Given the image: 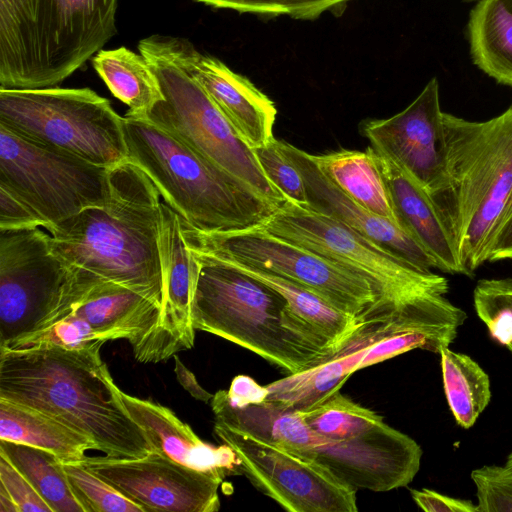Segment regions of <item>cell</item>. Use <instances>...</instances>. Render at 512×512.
Here are the masks:
<instances>
[{"label": "cell", "instance_id": "cell-1", "mask_svg": "<svg viewBox=\"0 0 512 512\" xmlns=\"http://www.w3.org/2000/svg\"><path fill=\"white\" fill-rule=\"evenodd\" d=\"M103 344L0 349V398L61 421L92 440L107 458L146 457L155 450L117 393L100 356Z\"/></svg>", "mask_w": 512, "mask_h": 512}, {"label": "cell", "instance_id": "cell-2", "mask_svg": "<svg viewBox=\"0 0 512 512\" xmlns=\"http://www.w3.org/2000/svg\"><path fill=\"white\" fill-rule=\"evenodd\" d=\"M107 204L84 209L48 229L68 264L163 301L160 193L130 159L109 168Z\"/></svg>", "mask_w": 512, "mask_h": 512}, {"label": "cell", "instance_id": "cell-3", "mask_svg": "<svg viewBox=\"0 0 512 512\" xmlns=\"http://www.w3.org/2000/svg\"><path fill=\"white\" fill-rule=\"evenodd\" d=\"M261 227L365 278L396 331H424L452 343L467 318L446 297L445 277L390 254L327 216L288 201Z\"/></svg>", "mask_w": 512, "mask_h": 512}, {"label": "cell", "instance_id": "cell-4", "mask_svg": "<svg viewBox=\"0 0 512 512\" xmlns=\"http://www.w3.org/2000/svg\"><path fill=\"white\" fill-rule=\"evenodd\" d=\"M446 183L430 197L447 228L462 275L489 260L512 214V106L486 121L443 113Z\"/></svg>", "mask_w": 512, "mask_h": 512}, {"label": "cell", "instance_id": "cell-5", "mask_svg": "<svg viewBox=\"0 0 512 512\" xmlns=\"http://www.w3.org/2000/svg\"><path fill=\"white\" fill-rule=\"evenodd\" d=\"M193 252L199 263L192 304L195 330L246 348L289 374L343 350L273 288L216 257Z\"/></svg>", "mask_w": 512, "mask_h": 512}, {"label": "cell", "instance_id": "cell-6", "mask_svg": "<svg viewBox=\"0 0 512 512\" xmlns=\"http://www.w3.org/2000/svg\"><path fill=\"white\" fill-rule=\"evenodd\" d=\"M118 0H0V88L55 87L117 33Z\"/></svg>", "mask_w": 512, "mask_h": 512}, {"label": "cell", "instance_id": "cell-7", "mask_svg": "<svg viewBox=\"0 0 512 512\" xmlns=\"http://www.w3.org/2000/svg\"><path fill=\"white\" fill-rule=\"evenodd\" d=\"M128 157L189 227L228 233L261 226L279 208L144 118L124 116Z\"/></svg>", "mask_w": 512, "mask_h": 512}, {"label": "cell", "instance_id": "cell-8", "mask_svg": "<svg viewBox=\"0 0 512 512\" xmlns=\"http://www.w3.org/2000/svg\"><path fill=\"white\" fill-rule=\"evenodd\" d=\"M216 415L229 428L321 465L356 491L405 487L420 468L419 444L385 422L362 436L333 440L311 429L298 411L268 401L235 406L222 400Z\"/></svg>", "mask_w": 512, "mask_h": 512}, {"label": "cell", "instance_id": "cell-9", "mask_svg": "<svg viewBox=\"0 0 512 512\" xmlns=\"http://www.w3.org/2000/svg\"><path fill=\"white\" fill-rule=\"evenodd\" d=\"M156 75L164 99L143 117L199 156L250 185L273 204L288 200L269 181L255 150L224 116L199 82L160 44L156 34L138 43Z\"/></svg>", "mask_w": 512, "mask_h": 512}, {"label": "cell", "instance_id": "cell-10", "mask_svg": "<svg viewBox=\"0 0 512 512\" xmlns=\"http://www.w3.org/2000/svg\"><path fill=\"white\" fill-rule=\"evenodd\" d=\"M181 222L189 249L287 278L316 292L371 331L398 332L384 317L373 286L346 267L261 226L207 234Z\"/></svg>", "mask_w": 512, "mask_h": 512}, {"label": "cell", "instance_id": "cell-11", "mask_svg": "<svg viewBox=\"0 0 512 512\" xmlns=\"http://www.w3.org/2000/svg\"><path fill=\"white\" fill-rule=\"evenodd\" d=\"M123 122L108 99L87 87L0 88L1 126L102 167L129 159Z\"/></svg>", "mask_w": 512, "mask_h": 512}, {"label": "cell", "instance_id": "cell-12", "mask_svg": "<svg viewBox=\"0 0 512 512\" xmlns=\"http://www.w3.org/2000/svg\"><path fill=\"white\" fill-rule=\"evenodd\" d=\"M77 268L40 227L0 230V349L44 329L70 303Z\"/></svg>", "mask_w": 512, "mask_h": 512}, {"label": "cell", "instance_id": "cell-13", "mask_svg": "<svg viewBox=\"0 0 512 512\" xmlns=\"http://www.w3.org/2000/svg\"><path fill=\"white\" fill-rule=\"evenodd\" d=\"M0 185L28 204L47 230L110 198L109 168L28 141L1 125Z\"/></svg>", "mask_w": 512, "mask_h": 512}, {"label": "cell", "instance_id": "cell-14", "mask_svg": "<svg viewBox=\"0 0 512 512\" xmlns=\"http://www.w3.org/2000/svg\"><path fill=\"white\" fill-rule=\"evenodd\" d=\"M214 433L235 451L239 474L285 510L358 511L356 490L321 465L216 422Z\"/></svg>", "mask_w": 512, "mask_h": 512}, {"label": "cell", "instance_id": "cell-15", "mask_svg": "<svg viewBox=\"0 0 512 512\" xmlns=\"http://www.w3.org/2000/svg\"><path fill=\"white\" fill-rule=\"evenodd\" d=\"M144 512H215L224 477L186 467L157 452L138 459L88 457L81 461Z\"/></svg>", "mask_w": 512, "mask_h": 512}, {"label": "cell", "instance_id": "cell-16", "mask_svg": "<svg viewBox=\"0 0 512 512\" xmlns=\"http://www.w3.org/2000/svg\"><path fill=\"white\" fill-rule=\"evenodd\" d=\"M439 83L434 77L401 112L368 119L360 131L371 148L410 175L430 197L446 183V150Z\"/></svg>", "mask_w": 512, "mask_h": 512}, {"label": "cell", "instance_id": "cell-17", "mask_svg": "<svg viewBox=\"0 0 512 512\" xmlns=\"http://www.w3.org/2000/svg\"><path fill=\"white\" fill-rule=\"evenodd\" d=\"M156 36L163 48L199 82L253 149L274 138L275 104L248 78L232 71L218 58L200 52L186 38Z\"/></svg>", "mask_w": 512, "mask_h": 512}, {"label": "cell", "instance_id": "cell-18", "mask_svg": "<svg viewBox=\"0 0 512 512\" xmlns=\"http://www.w3.org/2000/svg\"><path fill=\"white\" fill-rule=\"evenodd\" d=\"M160 252L163 301L158 326L152 334L142 362L156 363L194 345L192 304L199 263L186 245L178 213L161 202Z\"/></svg>", "mask_w": 512, "mask_h": 512}, {"label": "cell", "instance_id": "cell-19", "mask_svg": "<svg viewBox=\"0 0 512 512\" xmlns=\"http://www.w3.org/2000/svg\"><path fill=\"white\" fill-rule=\"evenodd\" d=\"M287 158L301 173L309 210L340 222L390 254L423 269H438L435 259L397 223L361 207L338 189L320 170L313 155L278 140Z\"/></svg>", "mask_w": 512, "mask_h": 512}, {"label": "cell", "instance_id": "cell-20", "mask_svg": "<svg viewBox=\"0 0 512 512\" xmlns=\"http://www.w3.org/2000/svg\"><path fill=\"white\" fill-rule=\"evenodd\" d=\"M68 311L86 321L104 343L128 340L135 358L142 362L159 323L161 303L126 286L100 279L60 315Z\"/></svg>", "mask_w": 512, "mask_h": 512}, {"label": "cell", "instance_id": "cell-21", "mask_svg": "<svg viewBox=\"0 0 512 512\" xmlns=\"http://www.w3.org/2000/svg\"><path fill=\"white\" fill-rule=\"evenodd\" d=\"M117 393L132 419L146 433L155 452L186 467L227 476L239 474L240 460L227 444L213 446L203 442L169 408L151 400Z\"/></svg>", "mask_w": 512, "mask_h": 512}, {"label": "cell", "instance_id": "cell-22", "mask_svg": "<svg viewBox=\"0 0 512 512\" xmlns=\"http://www.w3.org/2000/svg\"><path fill=\"white\" fill-rule=\"evenodd\" d=\"M373 151L399 226L435 259L440 271L462 274L451 236L428 193L393 161Z\"/></svg>", "mask_w": 512, "mask_h": 512}, {"label": "cell", "instance_id": "cell-23", "mask_svg": "<svg viewBox=\"0 0 512 512\" xmlns=\"http://www.w3.org/2000/svg\"><path fill=\"white\" fill-rule=\"evenodd\" d=\"M382 336L374 334L355 341L335 356L266 385L268 401L282 409L309 410L340 391L356 371L370 344Z\"/></svg>", "mask_w": 512, "mask_h": 512}, {"label": "cell", "instance_id": "cell-24", "mask_svg": "<svg viewBox=\"0 0 512 512\" xmlns=\"http://www.w3.org/2000/svg\"><path fill=\"white\" fill-rule=\"evenodd\" d=\"M0 440L47 450L63 463L81 462L96 445L85 435L34 408L0 398Z\"/></svg>", "mask_w": 512, "mask_h": 512}, {"label": "cell", "instance_id": "cell-25", "mask_svg": "<svg viewBox=\"0 0 512 512\" xmlns=\"http://www.w3.org/2000/svg\"><path fill=\"white\" fill-rule=\"evenodd\" d=\"M467 36L473 63L512 88V0H479L470 11Z\"/></svg>", "mask_w": 512, "mask_h": 512}, {"label": "cell", "instance_id": "cell-26", "mask_svg": "<svg viewBox=\"0 0 512 512\" xmlns=\"http://www.w3.org/2000/svg\"><path fill=\"white\" fill-rule=\"evenodd\" d=\"M313 158L323 174L350 199L369 212L397 223L388 189L370 146L366 151L341 149L313 155Z\"/></svg>", "mask_w": 512, "mask_h": 512}, {"label": "cell", "instance_id": "cell-27", "mask_svg": "<svg viewBox=\"0 0 512 512\" xmlns=\"http://www.w3.org/2000/svg\"><path fill=\"white\" fill-rule=\"evenodd\" d=\"M92 66L110 92L129 108L126 115L143 117L164 99L159 81L141 54L121 46L99 50Z\"/></svg>", "mask_w": 512, "mask_h": 512}, {"label": "cell", "instance_id": "cell-28", "mask_svg": "<svg viewBox=\"0 0 512 512\" xmlns=\"http://www.w3.org/2000/svg\"><path fill=\"white\" fill-rule=\"evenodd\" d=\"M444 393L457 424L468 429L490 403V378L481 366L449 346L439 351Z\"/></svg>", "mask_w": 512, "mask_h": 512}, {"label": "cell", "instance_id": "cell-29", "mask_svg": "<svg viewBox=\"0 0 512 512\" xmlns=\"http://www.w3.org/2000/svg\"><path fill=\"white\" fill-rule=\"evenodd\" d=\"M0 454L27 478L52 512H84L71 489L63 462L56 455L4 440H0Z\"/></svg>", "mask_w": 512, "mask_h": 512}, {"label": "cell", "instance_id": "cell-30", "mask_svg": "<svg viewBox=\"0 0 512 512\" xmlns=\"http://www.w3.org/2000/svg\"><path fill=\"white\" fill-rule=\"evenodd\" d=\"M298 412L311 429L333 440L362 436L384 422L382 416L359 405L340 391L315 407Z\"/></svg>", "mask_w": 512, "mask_h": 512}, {"label": "cell", "instance_id": "cell-31", "mask_svg": "<svg viewBox=\"0 0 512 512\" xmlns=\"http://www.w3.org/2000/svg\"><path fill=\"white\" fill-rule=\"evenodd\" d=\"M473 302L491 337L512 353V278L480 280Z\"/></svg>", "mask_w": 512, "mask_h": 512}, {"label": "cell", "instance_id": "cell-32", "mask_svg": "<svg viewBox=\"0 0 512 512\" xmlns=\"http://www.w3.org/2000/svg\"><path fill=\"white\" fill-rule=\"evenodd\" d=\"M216 9L251 13L261 17L288 16L293 19L314 20L324 12L340 16L353 0H193Z\"/></svg>", "mask_w": 512, "mask_h": 512}, {"label": "cell", "instance_id": "cell-33", "mask_svg": "<svg viewBox=\"0 0 512 512\" xmlns=\"http://www.w3.org/2000/svg\"><path fill=\"white\" fill-rule=\"evenodd\" d=\"M84 512H144L143 508L89 470L82 462L63 463Z\"/></svg>", "mask_w": 512, "mask_h": 512}, {"label": "cell", "instance_id": "cell-34", "mask_svg": "<svg viewBox=\"0 0 512 512\" xmlns=\"http://www.w3.org/2000/svg\"><path fill=\"white\" fill-rule=\"evenodd\" d=\"M259 164L269 181L285 196L297 205L306 206V190L303 177L294 164L287 158L272 138L267 144L255 148Z\"/></svg>", "mask_w": 512, "mask_h": 512}, {"label": "cell", "instance_id": "cell-35", "mask_svg": "<svg viewBox=\"0 0 512 512\" xmlns=\"http://www.w3.org/2000/svg\"><path fill=\"white\" fill-rule=\"evenodd\" d=\"M479 512H512V471L485 465L471 472Z\"/></svg>", "mask_w": 512, "mask_h": 512}, {"label": "cell", "instance_id": "cell-36", "mask_svg": "<svg viewBox=\"0 0 512 512\" xmlns=\"http://www.w3.org/2000/svg\"><path fill=\"white\" fill-rule=\"evenodd\" d=\"M0 492L15 504L18 512H52L27 478L0 454Z\"/></svg>", "mask_w": 512, "mask_h": 512}, {"label": "cell", "instance_id": "cell-37", "mask_svg": "<svg viewBox=\"0 0 512 512\" xmlns=\"http://www.w3.org/2000/svg\"><path fill=\"white\" fill-rule=\"evenodd\" d=\"M37 213L21 198L0 185V230H18L43 227Z\"/></svg>", "mask_w": 512, "mask_h": 512}, {"label": "cell", "instance_id": "cell-38", "mask_svg": "<svg viewBox=\"0 0 512 512\" xmlns=\"http://www.w3.org/2000/svg\"><path fill=\"white\" fill-rule=\"evenodd\" d=\"M410 493L415 503L426 512H479L477 504L469 500L444 495L431 489H411Z\"/></svg>", "mask_w": 512, "mask_h": 512}, {"label": "cell", "instance_id": "cell-39", "mask_svg": "<svg viewBox=\"0 0 512 512\" xmlns=\"http://www.w3.org/2000/svg\"><path fill=\"white\" fill-rule=\"evenodd\" d=\"M224 394L231 404L242 406L265 401L268 389L247 375H238L232 380L229 389L224 390Z\"/></svg>", "mask_w": 512, "mask_h": 512}, {"label": "cell", "instance_id": "cell-40", "mask_svg": "<svg viewBox=\"0 0 512 512\" xmlns=\"http://www.w3.org/2000/svg\"><path fill=\"white\" fill-rule=\"evenodd\" d=\"M512 253V214L497 232L490 249L488 261L509 259Z\"/></svg>", "mask_w": 512, "mask_h": 512}, {"label": "cell", "instance_id": "cell-41", "mask_svg": "<svg viewBox=\"0 0 512 512\" xmlns=\"http://www.w3.org/2000/svg\"><path fill=\"white\" fill-rule=\"evenodd\" d=\"M175 373L179 383L197 400L208 402L213 395L207 392L197 381L195 375L180 361L175 358Z\"/></svg>", "mask_w": 512, "mask_h": 512}, {"label": "cell", "instance_id": "cell-42", "mask_svg": "<svg viewBox=\"0 0 512 512\" xmlns=\"http://www.w3.org/2000/svg\"><path fill=\"white\" fill-rule=\"evenodd\" d=\"M504 465L512 471V453L509 454Z\"/></svg>", "mask_w": 512, "mask_h": 512}, {"label": "cell", "instance_id": "cell-43", "mask_svg": "<svg viewBox=\"0 0 512 512\" xmlns=\"http://www.w3.org/2000/svg\"><path fill=\"white\" fill-rule=\"evenodd\" d=\"M466 2L479 1V0H464Z\"/></svg>", "mask_w": 512, "mask_h": 512}, {"label": "cell", "instance_id": "cell-44", "mask_svg": "<svg viewBox=\"0 0 512 512\" xmlns=\"http://www.w3.org/2000/svg\"><path fill=\"white\" fill-rule=\"evenodd\" d=\"M509 259H512V253H511V254H510V256H509Z\"/></svg>", "mask_w": 512, "mask_h": 512}]
</instances>
